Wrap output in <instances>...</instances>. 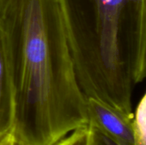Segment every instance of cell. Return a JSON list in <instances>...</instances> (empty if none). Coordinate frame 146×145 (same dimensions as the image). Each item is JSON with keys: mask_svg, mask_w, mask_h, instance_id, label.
Here are the masks:
<instances>
[{"mask_svg": "<svg viewBox=\"0 0 146 145\" xmlns=\"http://www.w3.org/2000/svg\"><path fill=\"white\" fill-rule=\"evenodd\" d=\"M86 97L133 116L145 77L146 0H56Z\"/></svg>", "mask_w": 146, "mask_h": 145, "instance_id": "obj_2", "label": "cell"}, {"mask_svg": "<svg viewBox=\"0 0 146 145\" xmlns=\"http://www.w3.org/2000/svg\"><path fill=\"white\" fill-rule=\"evenodd\" d=\"M0 26L14 98L11 132L27 145H53L88 124L56 0H0Z\"/></svg>", "mask_w": 146, "mask_h": 145, "instance_id": "obj_1", "label": "cell"}, {"mask_svg": "<svg viewBox=\"0 0 146 145\" xmlns=\"http://www.w3.org/2000/svg\"><path fill=\"white\" fill-rule=\"evenodd\" d=\"M53 145H101L100 137L89 125L81 126Z\"/></svg>", "mask_w": 146, "mask_h": 145, "instance_id": "obj_5", "label": "cell"}, {"mask_svg": "<svg viewBox=\"0 0 146 145\" xmlns=\"http://www.w3.org/2000/svg\"><path fill=\"white\" fill-rule=\"evenodd\" d=\"M98 134H99V137H100L101 145H117L116 144H115L113 141H111L110 139H109L108 138H106L105 136L100 134L99 132H98Z\"/></svg>", "mask_w": 146, "mask_h": 145, "instance_id": "obj_8", "label": "cell"}, {"mask_svg": "<svg viewBox=\"0 0 146 145\" xmlns=\"http://www.w3.org/2000/svg\"><path fill=\"white\" fill-rule=\"evenodd\" d=\"M86 107L87 125L117 145H133V116L92 97H86Z\"/></svg>", "mask_w": 146, "mask_h": 145, "instance_id": "obj_3", "label": "cell"}, {"mask_svg": "<svg viewBox=\"0 0 146 145\" xmlns=\"http://www.w3.org/2000/svg\"><path fill=\"white\" fill-rule=\"evenodd\" d=\"M14 98L3 32L0 26V138L11 131Z\"/></svg>", "mask_w": 146, "mask_h": 145, "instance_id": "obj_4", "label": "cell"}, {"mask_svg": "<svg viewBox=\"0 0 146 145\" xmlns=\"http://www.w3.org/2000/svg\"><path fill=\"white\" fill-rule=\"evenodd\" d=\"M0 145H27L18 139L10 131L0 138Z\"/></svg>", "mask_w": 146, "mask_h": 145, "instance_id": "obj_7", "label": "cell"}, {"mask_svg": "<svg viewBox=\"0 0 146 145\" xmlns=\"http://www.w3.org/2000/svg\"><path fill=\"white\" fill-rule=\"evenodd\" d=\"M133 145H146V103L145 95L133 113Z\"/></svg>", "mask_w": 146, "mask_h": 145, "instance_id": "obj_6", "label": "cell"}]
</instances>
